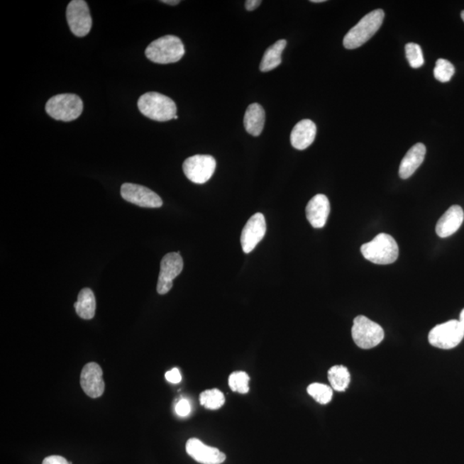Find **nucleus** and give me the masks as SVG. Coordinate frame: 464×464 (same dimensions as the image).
<instances>
[{"instance_id": "obj_1", "label": "nucleus", "mask_w": 464, "mask_h": 464, "mask_svg": "<svg viewBox=\"0 0 464 464\" xmlns=\"http://www.w3.org/2000/svg\"><path fill=\"white\" fill-rule=\"evenodd\" d=\"M142 115L156 121H168L177 116V108L170 97L158 92L145 93L138 101Z\"/></svg>"}, {"instance_id": "obj_2", "label": "nucleus", "mask_w": 464, "mask_h": 464, "mask_svg": "<svg viewBox=\"0 0 464 464\" xmlns=\"http://www.w3.org/2000/svg\"><path fill=\"white\" fill-rule=\"evenodd\" d=\"M385 19V12L377 9L370 12L345 35L343 45L347 50H355L368 43L380 30Z\"/></svg>"}, {"instance_id": "obj_3", "label": "nucleus", "mask_w": 464, "mask_h": 464, "mask_svg": "<svg viewBox=\"0 0 464 464\" xmlns=\"http://www.w3.org/2000/svg\"><path fill=\"white\" fill-rule=\"evenodd\" d=\"M361 253L366 260L378 265H388L396 262L399 247L392 236L380 233L361 246Z\"/></svg>"}, {"instance_id": "obj_4", "label": "nucleus", "mask_w": 464, "mask_h": 464, "mask_svg": "<svg viewBox=\"0 0 464 464\" xmlns=\"http://www.w3.org/2000/svg\"><path fill=\"white\" fill-rule=\"evenodd\" d=\"M184 55V45L175 35H165L155 40L145 50L148 59L157 64L176 63Z\"/></svg>"}, {"instance_id": "obj_5", "label": "nucleus", "mask_w": 464, "mask_h": 464, "mask_svg": "<svg viewBox=\"0 0 464 464\" xmlns=\"http://www.w3.org/2000/svg\"><path fill=\"white\" fill-rule=\"evenodd\" d=\"M84 104L75 94H59L51 97L46 104L48 115L53 119L72 121L77 119L83 112Z\"/></svg>"}, {"instance_id": "obj_6", "label": "nucleus", "mask_w": 464, "mask_h": 464, "mask_svg": "<svg viewBox=\"0 0 464 464\" xmlns=\"http://www.w3.org/2000/svg\"><path fill=\"white\" fill-rule=\"evenodd\" d=\"M352 336L354 343L362 349L377 347L385 338L384 329L365 316H358L353 320Z\"/></svg>"}, {"instance_id": "obj_7", "label": "nucleus", "mask_w": 464, "mask_h": 464, "mask_svg": "<svg viewBox=\"0 0 464 464\" xmlns=\"http://www.w3.org/2000/svg\"><path fill=\"white\" fill-rule=\"evenodd\" d=\"M464 329L459 320H450L435 326L429 333V343L441 349H453L461 343Z\"/></svg>"}, {"instance_id": "obj_8", "label": "nucleus", "mask_w": 464, "mask_h": 464, "mask_svg": "<svg viewBox=\"0 0 464 464\" xmlns=\"http://www.w3.org/2000/svg\"><path fill=\"white\" fill-rule=\"evenodd\" d=\"M216 165L215 158L210 155H194L187 158L183 162L182 169L189 181L203 184L213 177Z\"/></svg>"}, {"instance_id": "obj_9", "label": "nucleus", "mask_w": 464, "mask_h": 464, "mask_svg": "<svg viewBox=\"0 0 464 464\" xmlns=\"http://www.w3.org/2000/svg\"><path fill=\"white\" fill-rule=\"evenodd\" d=\"M67 19L72 33L77 38H84L92 30V16L87 3L84 0H72L69 3Z\"/></svg>"}, {"instance_id": "obj_10", "label": "nucleus", "mask_w": 464, "mask_h": 464, "mask_svg": "<svg viewBox=\"0 0 464 464\" xmlns=\"http://www.w3.org/2000/svg\"><path fill=\"white\" fill-rule=\"evenodd\" d=\"M183 260L179 252H173L164 256L161 260L160 277L157 291L160 294L168 293L173 287V280L181 274Z\"/></svg>"}, {"instance_id": "obj_11", "label": "nucleus", "mask_w": 464, "mask_h": 464, "mask_svg": "<svg viewBox=\"0 0 464 464\" xmlns=\"http://www.w3.org/2000/svg\"><path fill=\"white\" fill-rule=\"evenodd\" d=\"M121 194L125 201L138 206L158 209L162 206L160 195L144 186L124 183L121 188Z\"/></svg>"}, {"instance_id": "obj_12", "label": "nucleus", "mask_w": 464, "mask_h": 464, "mask_svg": "<svg viewBox=\"0 0 464 464\" xmlns=\"http://www.w3.org/2000/svg\"><path fill=\"white\" fill-rule=\"evenodd\" d=\"M267 231L264 215L258 213L252 216L243 227L241 234V245L244 253L249 254L262 241Z\"/></svg>"}, {"instance_id": "obj_13", "label": "nucleus", "mask_w": 464, "mask_h": 464, "mask_svg": "<svg viewBox=\"0 0 464 464\" xmlns=\"http://www.w3.org/2000/svg\"><path fill=\"white\" fill-rule=\"evenodd\" d=\"M103 374L101 366L95 362L84 366L80 375V385L88 397L99 398L103 396L105 390Z\"/></svg>"}, {"instance_id": "obj_14", "label": "nucleus", "mask_w": 464, "mask_h": 464, "mask_svg": "<svg viewBox=\"0 0 464 464\" xmlns=\"http://www.w3.org/2000/svg\"><path fill=\"white\" fill-rule=\"evenodd\" d=\"M186 451L195 461L201 464H221L226 455L217 448L205 445L199 439L189 438L186 443Z\"/></svg>"}, {"instance_id": "obj_15", "label": "nucleus", "mask_w": 464, "mask_h": 464, "mask_svg": "<svg viewBox=\"0 0 464 464\" xmlns=\"http://www.w3.org/2000/svg\"><path fill=\"white\" fill-rule=\"evenodd\" d=\"M329 213H331V204L326 195L316 194L307 204L308 221L316 229H320L326 225Z\"/></svg>"}, {"instance_id": "obj_16", "label": "nucleus", "mask_w": 464, "mask_h": 464, "mask_svg": "<svg viewBox=\"0 0 464 464\" xmlns=\"http://www.w3.org/2000/svg\"><path fill=\"white\" fill-rule=\"evenodd\" d=\"M464 219V213L461 206H451L437 223L436 233L439 238H446L455 233L461 227Z\"/></svg>"}, {"instance_id": "obj_17", "label": "nucleus", "mask_w": 464, "mask_h": 464, "mask_svg": "<svg viewBox=\"0 0 464 464\" xmlns=\"http://www.w3.org/2000/svg\"><path fill=\"white\" fill-rule=\"evenodd\" d=\"M316 126L311 120L300 121L291 133V144L297 150H305L314 142Z\"/></svg>"}, {"instance_id": "obj_18", "label": "nucleus", "mask_w": 464, "mask_h": 464, "mask_svg": "<svg viewBox=\"0 0 464 464\" xmlns=\"http://www.w3.org/2000/svg\"><path fill=\"white\" fill-rule=\"evenodd\" d=\"M426 148L424 144L418 143L409 150L402 160L399 168V176L402 179H408L420 167L425 160Z\"/></svg>"}, {"instance_id": "obj_19", "label": "nucleus", "mask_w": 464, "mask_h": 464, "mask_svg": "<svg viewBox=\"0 0 464 464\" xmlns=\"http://www.w3.org/2000/svg\"><path fill=\"white\" fill-rule=\"evenodd\" d=\"M266 114L262 105L252 104L244 115L243 124L248 133L258 137L263 133L265 125Z\"/></svg>"}, {"instance_id": "obj_20", "label": "nucleus", "mask_w": 464, "mask_h": 464, "mask_svg": "<svg viewBox=\"0 0 464 464\" xmlns=\"http://www.w3.org/2000/svg\"><path fill=\"white\" fill-rule=\"evenodd\" d=\"M74 308L77 316L84 320H91L95 316L96 298L94 292L89 288H84L77 295Z\"/></svg>"}, {"instance_id": "obj_21", "label": "nucleus", "mask_w": 464, "mask_h": 464, "mask_svg": "<svg viewBox=\"0 0 464 464\" xmlns=\"http://www.w3.org/2000/svg\"><path fill=\"white\" fill-rule=\"evenodd\" d=\"M287 44L286 40H279L278 42L267 48L266 52L264 53L262 62L260 64V72H270L282 64V55L287 47Z\"/></svg>"}, {"instance_id": "obj_22", "label": "nucleus", "mask_w": 464, "mask_h": 464, "mask_svg": "<svg viewBox=\"0 0 464 464\" xmlns=\"http://www.w3.org/2000/svg\"><path fill=\"white\" fill-rule=\"evenodd\" d=\"M328 377L332 389L339 392H345L351 381L349 370L343 365L333 366L328 370Z\"/></svg>"}, {"instance_id": "obj_23", "label": "nucleus", "mask_w": 464, "mask_h": 464, "mask_svg": "<svg viewBox=\"0 0 464 464\" xmlns=\"http://www.w3.org/2000/svg\"><path fill=\"white\" fill-rule=\"evenodd\" d=\"M199 402L207 409L216 410L225 404L226 398L218 389L207 390L199 394Z\"/></svg>"}, {"instance_id": "obj_24", "label": "nucleus", "mask_w": 464, "mask_h": 464, "mask_svg": "<svg viewBox=\"0 0 464 464\" xmlns=\"http://www.w3.org/2000/svg\"><path fill=\"white\" fill-rule=\"evenodd\" d=\"M307 392L320 404H328L332 400L333 390L326 385L314 382L308 386Z\"/></svg>"}, {"instance_id": "obj_25", "label": "nucleus", "mask_w": 464, "mask_h": 464, "mask_svg": "<svg viewBox=\"0 0 464 464\" xmlns=\"http://www.w3.org/2000/svg\"><path fill=\"white\" fill-rule=\"evenodd\" d=\"M455 74V67L449 60L438 59L434 68V77L439 82H449Z\"/></svg>"}, {"instance_id": "obj_26", "label": "nucleus", "mask_w": 464, "mask_h": 464, "mask_svg": "<svg viewBox=\"0 0 464 464\" xmlns=\"http://www.w3.org/2000/svg\"><path fill=\"white\" fill-rule=\"evenodd\" d=\"M250 377L244 372H235L229 377V386L234 392L246 394L249 392Z\"/></svg>"}, {"instance_id": "obj_27", "label": "nucleus", "mask_w": 464, "mask_h": 464, "mask_svg": "<svg viewBox=\"0 0 464 464\" xmlns=\"http://www.w3.org/2000/svg\"><path fill=\"white\" fill-rule=\"evenodd\" d=\"M406 57L410 67L414 69L420 68L424 65V56L420 45L408 43L405 47Z\"/></svg>"}, {"instance_id": "obj_28", "label": "nucleus", "mask_w": 464, "mask_h": 464, "mask_svg": "<svg viewBox=\"0 0 464 464\" xmlns=\"http://www.w3.org/2000/svg\"><path fill=\"white\" fill-rule=\"evenodd\" d=\"M191 412V406L189 402L186 399L179 401L176 405V413L178 416L186 417Z\"/></svg>"}, {"instance_id": "obj_29", "label": "nucleus", "mask_w": 464, "mask_h": 464, "mask_svg": "<svg viewBox=\"0 0 464 464\" xmlns=\"http://www.w3.org/2000/svg\"><path fill=\"white\" fill-rule=\"evenodd\" d=\"M166 380L172 384H179L182 381V375L179 370L174 368L165 373Z\"/></svg>"}, {"instance_id": "obj_30", "label": "nucleus", "mask_w": 464, "mask_h": 464, "mask_svg": "<svg viewBox=\"0 0 464 464\" xmlns=\"http://www.w3.org/2000/svg\"><path fill=\"white\" fill-rule=\"evenodd\" d=\"M43 464H72L61 455H50L43 460Z\"/></svg>"}, {"instance_id": "obj_31", "label": "nucleus", "mask_w": 464, "mask_h": 464, "mask_svg": "<svg viewBox=\"0 0 464 464\" xmlns=\"http://www.w3.org/2000/svg\"><path fill=\"white\" fill-rule=\"evenodd\" d=\"M262 1L260 0H247L245 2V8L247 11H252L259 7Z\"/></svg>"}, {"instance_id": "obj_32", "label": "nucleus", "mask_w": 464, "mask_h": 464, "mask_svg": "<svg viewBox=\"0 0 464 464\" xmlns=\"http://www.w3.org/2000/svg\"><path fill=\"white\" fill-rule=\"evenodd\" d=\"M162 3L167 4V5H170V6H177L178 5L180 1L179 0H164V1H161Z\"/></svg>"}, {"instance_id": "obj_33", "label": "nucleus", "mask_w": 464, "mask_h": 464, "mask_svg": "<svg viewBox=\"0 0 464 464\" xmlns=\"http://www.w3.org/2000/svg\"><path fill=\"white\" fill-rule=\"evenodd\" d=\"M459 321H460V323H461L462 326H463V329H464V309H463V311H461V313H460V319H459Z\"/></svg>"}, {"instance_id": "obj_34", "label": "nucleus", "mask_w": 464, "mask_h": 464, "mask_svg": "<svg viewBox=\"0 0 464 464\" xmlns=\"http://www.w3.org/2000/svg\"><path fill=\"white\" fill-rule=\"evenodd\" d=\"M312 3H324L325 2V0H311Z\"/></svg>"}, {"instance_id": "obj_35", "label": "nucleus", "mask_w": 464, "mask_h": 464, "mask_svg": "<svg viewBox=\"0 0 464 464\" xmlns=\"http://www.w3.org/2000/svg\"><path fill=\"white\" fill-rule=\"evenodd\" d=\"M461 17H462V19L463 20V22H464V11H462Z\"/></svg>"}, {"instance_id": "obj_36", "label": "nucleus", "mask_w": 464, "mask_h": 464, "mask_svg": "<svg viewBox=\"0 0 464 464\" xmlns=\"http://www.w3.org/2000/svg\"><path fill=\"white\" fill-rule=\"evenodd\" d=\"M174 119H175V120H177V119H178V116H175V117H174Z\"/></svg>"}]
</instances>
